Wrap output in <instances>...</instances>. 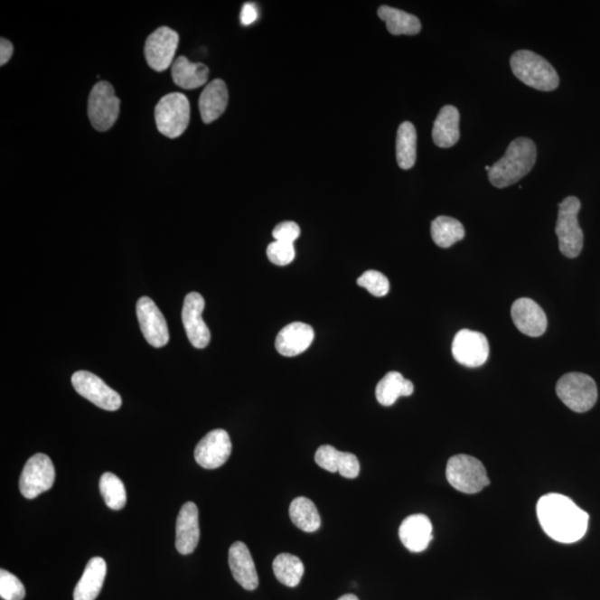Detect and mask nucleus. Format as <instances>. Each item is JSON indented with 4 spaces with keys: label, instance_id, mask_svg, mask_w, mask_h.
<instances>
[{
    "label": "nucleus",
    "instance_id": "f257e3e1",
    "mask_svg": "<svg viewBox=\"0 0 600 600\" xmlns=\"http://www.w3.org/2000/svg\"><path fill=\"white\" fill-rule=\"evenodd\" d=\"M537 517L547 535L563 544H573L586 535L589 515L570 498L547 493L537 502Z\"/></svg>",
    "mask_w": 600,
    "mask_h": 600
},
{
    "label": "nucleus",
    "instance_id": "f03ea898",
    "mask_svg": "<svg viewBox=\"0 0 600 600\" xmlns=\"http://www.w3.org/2000/svg\"><path fill=\"white\" fill-rule=\"evenodd\" d=\"M536 158V145L531 139L520 137L512 140L505 156L491 167L488 178L497 188L514 185L534 168Z\"/></svg>",
    "mask_w": 600,
    "mask_h": 600
},
{
    "label": "nucleus",
    "instance_id": "7ed1b4c3",
    "mask_svg": "<svg viewBox=\"0 0 600 600\" xmlns=\"http://www.w3.org/2000/svg\"><path fill=\"white\" fill-rule=\"evenodd\" d=\"M514 75L537 90L553 91L559 86V76L545 58L530 51H519L511 58Z\"/></svg>",
    "mask_w": 600,
    "mask_h": 600
},
{
    "label": "nucleus",
    "instance_id": "20e7f679",
    "mask_svg": "<svg viewBox=\"0 0 600 600\" xmlns=\"http://www.w3.org/2000/svg\"><path fill=\"white\" fill-rule=\"evenodd\" d=\"M580 201L577 197L565 198L558 205V219L556 235L558 237L559 250L568 258H578L584 246V232L578 222Z\"/></svg>",
    "mask_w": 600,
    "mask_h": 600
},
{
    "label": "nucleus",
    "instance_id": "39448f33",
    "mask_svg": "<svg viewBox=\"0 0 600 600\" xmlns=\"http://www.w3.org/2000/svg\"><path fill=\"white\" fill-rule=\"evenodd\" d=\"M556 393L575 413H586L598 398L596 382L583 372H568L561 377L556 386Z\"/></svg>",
    "mask_w": 600,
    "mask_h": 600
},
{
    "label": "nucleus",
    "instance_id": "423d86ee",
    "mask_svg": "<svg viewBox=\"0 0 600 600\" xmlns=\"http://www.w3.org/2000/svg\"><path fill=\"white\" fill-rule=\"evenodd\" d=\"M155 119L159 132L168 138L182 136L190 125L191 105L181 93L164 96L155 108Z\"/></svg>",
    "mask_w": 600,
    "mask_h": 600
},
{
    "label": "nucleus",
    "instance_id": "0eeeda50",
    "mask_svg": "<svg viewBox=\"0 0 600 600\" xmlns=\"http://www.w3.org/2000/svg\"><path fill=\"white\" fill-rule=\"evenodd\" d=\"M446 477L455 490L464 493H477L490 485L486 468L481 461L468 455H456L449 459Z\"/></svg>",
    "mask_w": 600,
    "mask_h": 600
},
{
    "label": "nucleus",
    "instance_id": "6e6552de",
    "mask_svg": "<svg viewBox=\"0 0 600 600\" xmlns=\"http://www.w3.org/2000/svg\"><path fill=\"white\" fill-rule=\"evenodd\" d=\"M120 100L113 85L99 81L93 87L89 98V117L91 126L98 132H108L117 122Z\"/></svg>",
    "mask_w": 600,
    "mask_h": 600
},
{
    "label": "nucleus",
    "instance_id": "1a4fd4ad",
    "mask_svg": "<svg viewBox=\"0 0 600 600\" xmlns=\"http://www.w3.org/2000/svg\"><path fill=\"white\" fill-rule=\"evenodd\" d=\"M56 472L52 459L45 454H36L28 459L23 469L19 490L27 500H33L54 485Z\"/></svg>",
    "mask_w": 600,
    "mask_h": 600
},
{
    "label": "nucleus",
    "instance_id": "9d476101",
    "mask_svg": "<svg viewBox=\"0 0 600 600\" xmlns=\"http://www.w3.org/2000/svg\"><path fill=\"white\" fill-rule=\"evenodd\" d=\"M75 390L101 409L115 411L122 408V397L93 372L80 370L71 377Z\"/></svg>",
    "mask_w": 600,
    "mask_h": 600
},
{
    "label": "nucleus",
    "instance_id": "9b49d317",
    "mask_svg": "<svg viewBox=\"0 0 600 600\" xmlns=\"http://www.w3.org/2000/svg\"><path fill=\"white\" fill-rule=\"evenodd\" d=\"M452 352L459 364L477 369L485 364L490 357V343L483 333L462 329L455 335Z\"/></svg>",
    "mask_w": 600,
    "mask_h": 600
},
{
    "label": "nucleus",
    "instance_id": "f8f14e48",
    "mask_svg": "<svg viewBox=\"0 0 600 600\" xmlns=\"http://www.w3.org/2000/svg\"><path fill=\"white\" fill-rule=\"evenodd\" d=\"M179 36L169 27L156 29L145 43V57L154 70L164 71L173 64Z\"/></svg>",
    "mask_w": 600,
    "mask_h": 600
},
{
    "label": "nucleus",
    "instance_id": "ddd939ff",
    "mask_svg": "<svg viewBox=\"0 0 600 600\" xmlns=\"http://www.w3.org/2000/svg\"><path fill=\"white\" fill-rule=\"evenodd\" d=\"M205 308V299L198 293H190L183 302L182 319L188 340L196 348H205L211 342L210 328L207 327L202 312Z\"/></svg>",
    "mask_w": 600,
    "mask_h": 600
},
{
    "label": "nucleus",
    "instance_id": "4468645a",
    "mask_svg": "<svg viewBox=\"0 0 600 600\" xmlns=\"http://www.w3.org/2000/svg\"><path fill=\"white\" fill-rule=\"evenodd\" d=\"M137 318L145 340L153 347L166 346L169 342V332L164 314L153 299L142 297L137 302Z\"/></svg>",
    "mask_w": 600,
    "mask_h": 600
},
{
    "label": "nucleus",
    "instance_id": "2eb2a0df",
    "mask_svg": "<svg viewBox=\"0 0 600 600\" xmlns=\"http://www.w3.org/2000/svg\"><path fill=\"white\" fill-rule=\"evenodd\" d=\"M231 448L230 437L226 430H211L196 446V462L205 469L220 468L229 461Z\"/></svg>",
    "mask_w": 600,
    "mask_h": 600
},
{
    "label": "nucleus",
    "instance_id": "dca6fc26",
    "mask_svg": "<svg viewBox=\"0 0 600 600\" xmlns=\"http://www.w3.org/2000/svg\"><path fill=\"white\" fill-rule=\"evenodd\" d=\"M511 318L515 326L524 335L540 337L547 329L546 314L539 304L530 298L517 299L511 307Z\"/></svg>",
    "mask_w": 600,
    "mask_h": 600
},
{
    "label": "nucleus",
    "instance_id": "f3484780",
    "mask_svg": "<svg viewBox=\"0 0 600 600\" xmlns=\"http://www.w3.org/2000/svg\"><path fill=\"white\" fill-rule=\"evenodd\" d=\"M200 514L193 502H186L179 511L176 524V548L179 554L190 555L200 541Z\"/></svg>",
    "mask_w": 600,
    "mask_h": 600
},
{
    "label": "nucleus",
    "instance_id": "a211bd4d",
    "mask_svg": "<svg viewBox=\"0 0 600 600\" xmlns=\"http://www.w3.org/2000/svg\"><path fill=\"white\" fill-rule=\"evenodd\" d=\"M314 338V332L311 325L292 323L284 327L276 337V350L283 356H297L311 347Z\"/></svg>",
    "mask_w": 600,
    "mask_h": 600
},
{
    "label": "nucleus",
    "instance_id": "6ab92c4d",
    "mask_svg": "<svg viewBox=\"0 0 600 600\" xmlns=\"http://www.w3.org/2000/svg\"><path fill=\"white\" fill-rule=\"evenodd\" d=\"M399 539L411 553L424 551L433 540L432 521L423 514L408 517L399 527Z\"/></svg>",
    "mask_w": 600,
    "mask_h": 600
},
{
    "label": "nucleus",
    "instance_id": "aec40b11",
    "mask_svg": "<svg viewBox=\"0 0 600 600\" xmlns=\"http://www.w3.org/2000/svg\"><path fill=\"white\" fill-rule=\"evenodd\" d=\"M314 462L329 473H340L342 477L354 479L360 475L361 464L354 454L342 453L331 445H323L314 454Z\"/></svg>",
    "mask_w": 600,
    "mask_h": 600
},
{
    "label": "nucleus",
    "instance_id": "412c9836",
    "mask_svg": "<svg viewBox=\"0 0 600 600\" xmlns=\"http://www.w3.org/2000/svg\"><path fill=\"white\" fill-rule=\"evenodd\" d=\"M230 567L237 583L246 590H255L259 580L248 547L243 541L232 544L229 554Z\"/></svg>",
    "mask_w": 600,
    "mask_h": 600
},
{
    "label": "nucleus",
    "instance_id": "4be33fe9",
    "mask_svg": "<svg viewBox=\"0 0 600 600\" xmlns=\"http://www.w3.org/2000/svg\"><path fill=\"white\" fill-rule=\"evenodd\" d=\"M229 89L226 82L214 80L205 87L200 98V110L202 122L211 124L219 119L229 105Z\"/></svg>",
    "mask_w": 600,
    "mask_h": 600
},
{
    "label": "nucleus",
    "instance_id": "5701e85b",
    "mask_svg": "<svg viewBox=\"0 0 600 600\" xmlns=\"http://www.w3.org/2000/svg\"><path fill=\"white\" fill-rule=\"evenodd\" d=\"M106 574H108L106 561L101 558H91L76 585L74 600H95L98 597Z\"/></svg>",
    "mask_w": 600,
    "mask_h": 600
},
{
    "label": "nucleus",
    "instance_id": "b1692460",
    "mask_svg": "<svg viewBox=\"0 0 600 600\" xmlns=\"http://www.w3.org/2000/svg\"><path fill=\"white\" fill-rule=\"evenodd\" d=\"M459 111L455 106H445L440 109L433 128V140L440 148H450L456 145L459 133Z\"/></svg>",
    "mask_w": 600,
    "mask_h": 600
},
{
    "label": "nucleus",
    "instance_id": "393cba45",
    "mask_svg": "<svg viewBox=\"0 0 600 600\" xmlns=\"http://www.w3.org/2000/svg\"><path fill=\"white\" fill-rule=\"evenodd\" d=\"M173 80L183 89H196L205 85L210 70L202 62H192L185 56L178 57L172 65Z\"/></svg>",
    "mask_w": 600,
    "mask_h": 600
},
{
    "label": "nucleus",
    "instance_id": "a878e982",
    "mask_svg": "<svg viewBox=\"0 0 600 600\" xmlns=\"http://www.w3.org/2000/svg\"><path fill=\"white\" fill-rule=\"evenodd\" d=\"M414 393V385L398 371H390L376 387V398L386 408L393 406L399 397H408Z\"/></svg>",
    "mask_w": 600,
    "mask_h": 600
},
{
    "label": "nucleus",
    "instance_id": "bb28decb",
    "mask_svg": "<svg viewBox=\"0 0 600 600\" xmlns=\"http://www.w3.org/2000/svg\"><path fill=\"white\" fill-rule=\"evenodd\" d=\"M379 16L386 23V27L391 35L414 36L422 31V23L414 14L400 11L389 6H381Z\"/></svg>",
    "mask_w": 600,
    "mask_h": 600
},
{
    "label": "nucleus",
    "instance_id": "cd10ccee",
    "mask_svg": "<svg viewBox=\"0 0 600 600\" xmlns=\"http://www.w3.org/2000/svg\"><path fill=\"white\" fill-rule=\"evenodd\" d=\"M396 158L399 167L405 171L413 168L417 158V133L409 122L401 124L397 132Z\"/></svg>",
    "mask_w": 600,
    "mask_h": 600
},
{
    "label": "nucleus",
    "instance_id": "c85d7f7f",
    "mask_svg": "<svg viewBox=\"0 0 600 600\" xmlns=\"http://www.w3.org/2000/svg\"><path fill=\"white\" fill-rule=\"evenodd\" d=\"M290 520L300 530L314 532L321 527V516L316 506L306 497H297L289 506Z\"/></svg>",
    "mask_w": 600,
    "mask_h": 600
},
{
    "label": "nucleus",
    "instance_id": "c756f323",
    "mask_svg": "<svg viewBox=\"0 0 600 600\" xmlns=\"http://www.w3.org/2000/svg\"><path fill=\"white\" fill-rule=\"evenodd\" d=\"M432 239L442 248H449L464 239V229L461 221L448 216H439L432 222Z\"/></svg>",
    "mask_w": 600,
    "mask_h": 600
},
{
    "label": "nucleus",
    "instance_id": "7c9ffc66",
    "mask_svg": "<svg viewBox=\"0 0 600 600\" xmlns=\"http://www.w3.org/2000/svg\"><path fill=\"white\" fill-rule=\"evenodd\" d=\"M273 570L279 583L287 587H296L302 580L305 567L297 556L284 553L275 558Z\"/></svg>",
    "mask_w": 600,
    "mask_h": 600
},
{
    "label": "nucleus",
    "instance_id": "2f4dec72",
    "mask_svg": "<svg viewBox=\"0 0 600 600\" xmlns=\"http://www.w3.org/2000/svg\"><path fill=\"white\" fill-rule=\"evenodd\" d=\"M99 488L106 505L110 510H123L127 502V493H126L124 483L115 473H105L100 478Z\"/></svg>",
    "mask_w": 600,
    "mask_h": 600
},
{
    "label": "nucleus",
    "instance_id": "473e14b6",
    "mask_svg": "<svg viewBox=\"0 0 600 600\" xmlns=\"http://www.w3.org/2000/svg\"><path fill=\"white\" fill-rule=\"evenodd\" d=\"M361 287L369 290L375 297H384L389 293V280L386 276L377 270H367L357 279Z\"/></svg>",
    "mask_w": 600,
    "mask_h": 600
},
{
    "label": "nucleus",
    "instance_id": "72a5a7b5",
    "mask_svg": "<svg viewBox=\"0 0 600 600\" xmlns=\"http://www.w3.org/2000/svg\"><path fill=\"white\" fill-rule=\"evenodd\" d=\"M0 596L4 600H23L26 596L21 580L5 569L0 570Z\"/></svg>",
    "mask_w": 600,
    "mask_h": 600
},
{
    "label": "nucleus",
    "instance_id": "f704fd0d",
    "mask_svg": "<svg viewBox=\"0 0 600 600\" xmlns=\"http://www.w3.org/2000/svg\"><path fill=\"white\" fill-rule=\"evenodd\" d=\"M294 244L283 243V241L275 240L267 247V258L273 264L277 266H286L293 263L295 259Z\"/></svg>",
    "mask_w": 600,
    "mask_h": 600
},
{
    "label": "nucleus",
    "instance_id": "c9c22d12",
    "mask_svg": "<svg viewBox=\"0 0 600 600\" xmlns=\"http://www.w3.org/2000/svg\"><path fill=\"white\" fill-rule=\"evenodd\" d=\"M300 236V229L296 222L284 221L275 227L273 237L275 240L283 241V243L294 244Z\"/></svg>",
    "mask_w": 600,
    "mask_h": 600
},
{
    "label": "nucleus",
    "instance_id": "e433bc0d",
    "mask_svg": "<svg viewBox=\"0 0 600 600\" xmlns=\"http://www.w3.org/2000/svg\"><path fill=\"white\" fill-rule=\"evenodd\" d=\"M258 17V7L255 6V4L247 3L244 5L243 9L240 13V21L241 23L245 26L250 25L256 22V19Z\"/></svg>",
    "mask_w": 600,
    "mask_h": 600
},
{
    "label": "nucleus",
    "instance_id": "4c0bfd02",
    "mask_svg": "<svg viewBox=\"0 0 600 600\" xmlns=\"http://www.w3.org/2000/svg\"><path fill=\"white\" fill-rule=\"evenodd\" d=\"M14 52V46L11 42L2 38L0 40V65L4 66L11 60Z\"/></svg>",
    "mask_w": 600,
    "mask_h": 600
},
{
    "label": "nucleus",
    "instance_id": "58836bf2",
    "mask_svg": "<svg viewBox=\"0 0 600 600\" xmlns=\"http://www.w3.org/2000/svg\"><path fill=\"white\" fill-rule=\"evenodd\" d=\"M338 600H360V599H358V598L355 596V595L347 594V595H343V596H342V597H341L340 599H338Z\"/></svg>",
    "mask_w": 600,
    "mask_h": 600
},
{
    "label": "nucleus",
    "instance_id": "ea45409f",
    "mask_svg": "<svg viewBox=\"0 0 600 600\" xmlns=\"http://www.w3.org/2000/svg\"><path fill=\"white\" fill-rule=\"evenodd\" d=\"M485 169H486L487 172H490V171H491V167H490V166H486Z\"/></svg>",
    "mask_w": 600,
    "mask_h": 600
}]
</instances>
